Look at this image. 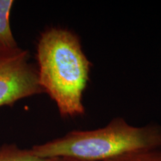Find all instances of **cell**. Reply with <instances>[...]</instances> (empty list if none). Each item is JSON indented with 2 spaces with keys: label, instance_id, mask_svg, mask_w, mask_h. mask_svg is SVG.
Here are the masks:
<instances>
[{
  "label": "cell",
  "instance_id": "6da1fadb",
  "mask_svg": "<svg viewBox=\"0 0 161 161\" xmlns=\"http://www.w3.org/2000/svg\"><path fill=\"white\" fill-rule=\"evenodd\" d=\"M36 59L40 87L54 101L60 116H83L91 63L77 35L60 27L45 30L38 39Z\"/></svg>",
  "mask_w": 161,
  "mask_h": 161
},
{
  "label": "cell",
  "instance_id": "7a4b0ae2",
  "mask_svg": "<svg viewBox=\"0 0 161 161\" xmlns=\"http://www.w3.org/2000/svg\"><path fill=\"white\" fill-rule=\"evenodd\" d=\"M161 148V125L133 126L116 117L92 130H72L61 137L31 148L45 158L107 161L137 152Z\"/></svg>",
  "mask_w": 161,
  "mask_h": 161
},
{
  "label": "cell",
  "instance_id": "3957f363",
  "mask_svg": "<svg viewBox=\"0 0 161 161\" xmlns=\"http://www.w3.org/2000/svg\"><path fill=\"white\" fill-rule=\"evenodd\" d=\"M43 93L36 65L30 62L28 50L21 48L0 54V108Z\"/></svg>",
  "mask_w": 161,
  "mask_h": 161
},
{
  "label": "cell",
  "instance_id": "277c9868",
  "mask_svg": "<svg viewBox=\"0 0 161 161\" xmlns=\"http://www.w3.org/2000/svg\"><path fill=\"white\" fill-rule=\"evenodd\" d=\"M14 3L13 0H0V46L8 51L19 48L10 25V14Z\"/></svg>",
  "mask_w": 161,
  "mask_h": 161
},
{
  "label": "cell",
  "instance_id": "5b68a950",
  "mask_svg": "<svg viewBox=\"0 0 161 161\" xmlns=\"http://www.w3.org/2000/svg\"><path fill=\"white\" fill-rule=\"evenodd\" d=\"M58 158L39 157L30 149L20 148L15 144H4L0 146V161H57Z\"/></svg>",
  "mask_w": 161,
  "mask_h": 161
},
{
  "label": "cell",
  "instance_id": "8992f818",
  "mask_svg": "<svg viewBox=\"0 0 161 161\" xmlns=\"http://www.w3.org/2000/svg\"><path fill=\"white\" fill-rule=\"evenodd\" d=\"M107 161H161V148L131 153Z\"/></svg>",
  "mask_w": 161,
  "mask_h": 161
},
{
  "label": "cell",
  "instance_id": "52a82bcc",
  "mask_svg": "<svg viewBox=\"0 0 161 161\" xmlns=\"http://www.w3.org/2000/svg\"><path fill=\"white\" fill-rule=\"evenodd\" d=\"M57 161H81L75 160V159H70V158H58Z\"/></svg>",
  "mask_w": 161,
  "mask_h": 161
},
{
  "label": "cell",
  "instance_id": "ba28073f",
  "mask_svg": "<svg viewBox=\"0 0 161 161\" xmlns=\"http://www.w3.org/2000/svg\"><path fill=\"white\" fill-rule=\"evenodd\" d=\"M3 51H5V49H3V47H2V46H0V54H1V53H2V52H3ZM7 51H8V50H7Z\"/></svg>",
  "mask_w": 161,
  "mask_h": 161
}]
</instances>
